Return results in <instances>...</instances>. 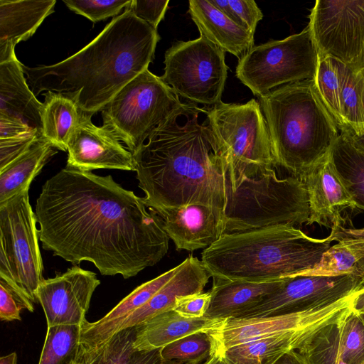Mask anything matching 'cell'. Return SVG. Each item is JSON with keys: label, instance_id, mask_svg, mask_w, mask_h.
Masks as SVG:
<instances>
[{"label": "cell", "instance_id": "41", "mask_svg": "<svg viewBox=\"0 0 364 364\" xmlns=\"http://www.w3.org/2000/svg\"><path fill=\"white\" fill-rule=\"evenodd\" d=\"M168 3V0H132L125 9L132 11L136 17L157 29L158 25L164 17Z\"/></svg>", "mask_w": 364, "mask_h": 364}, {"label": "cell", "instance_id": "42", "mask_svg": "<svg viewBox=\"0 0 364 364\" xmlns=\"http://www.w3.org/2000/svg\"><path fill=\"white\" fill-rule=\"evenodd\" d=\"M210 301V291L181 296L176 298L173 310L183 317L202 318L208 308Z\"/></svg>", "mask_w": 364, "mask_h": 364}, {"label": "cell", "instance_id": "45", "mask_svg": "<svg viewBox=\"0 0 364 364\" xmlns=\"http://www.w3.org/2000/svg\"><path fill=\"white\" fill-rule=\"evenodd\" d=\"M274 364H307L301 355L296 350H291L283 355Z\"/></svg>", "mask_w": 364, "mask_h": 364}, {"label": "cell", "instance_id": "15", "mask_svg": "<svg viewBox=\"0 0 364 364\" xmlns=\"http://www.w3.org/2000/svg\"><path fill=\"white\" fill-rule=\"evenodd\" d=\"M91 117L82 113L68 144L66 166L87 172L96 169L135 171L133 154L107 129L95 125Z\"/></svg>", "mask_w": 364, "mask_h": 364}, {"label": "cell", "instance_id": "47", "mask_svg": "<svg viewBox=\"0 0 364 364\" xmlns=\"http://www.w3.org/2000/svg\"><path fill=\"white\" fill-rule=\"evenodd\" d=\"M346 133V132H345ZM352 141L359 148L364 150V134H352L346 133Z\"/></svg>", "mask_w": 364, "mask_h": 364}, {"label": "cell", "instance_id": "1", "mask_svg": "<svg viewBox=\"0 0 364 364\" xmlns=\"http://www.w3.org/2000/svg\"><path fill=\"white\" fill-rule=\"evenodd\" d=\"M35 213L44 250L105 276L134 277L168 250L161 216L110 175L66 166L43 185Z\"/></svg>", "mask_w": 364, "mask_h": 364}, {"label": "cell", "instance_id": "29", "mask_svg": "<svg viewBox=\"0 0 364 364\" xmlns=\"http://www.w3.org/2000/svg\"><path fill=\"white\" fill-rule=\"evenodd\" d=\"M335 166L352 196L356 208L364 209V150L345 132H341L331 149Z\"/></svg>", "mask_w": 364, "mask_h": 364}, {"label": "cell", "instance_id": "28", "mask_svg": "<svg viewBox=\"0 0 364 364\" xmlns=\"http://www.w3.org/2000/svg\"><path fill=\"white\" fill-rule=\"evenodd\" d=\"M344 318L321 328L296 350L307 364H355Z\"/></svg>", "mask_w": 364, "mask_h": 364}, {"label": "cell", "instance_id": "6", "mask_svg": "<svg viewBox=\"0 0 364 364\" xmlns=\"http://www.w3.org/2000/svg\"><path fill=\"white\" fill-rule=\"evenodd\" d=\"M209 124L226 155L232 183L277 167L266 119L258 101H220L206 112Z\"/></svg>", "mask_w": 364, "mask_h": 364}, {"label": "cell", "instance_id": "20", "mask_svg": "<svg viewBox=\"0 0 364 364\" xmlns=\"http://www.w3.org/2000/svg\"><path fill=\"white\" fill-rule=\"evenodd\" d=\"M177 270L178 265L137 287L100 319L94 322H89L86 319L80 326L81 349L87 352L105 343L116 333L121 322L147 302L173 277Z\"/></svg>", "mask_w": 364, "mask_h": 364}, {"label": "cell", "instance_id": "52", "mask_svg": "<svg viewBox=\"0 0 364 364\" xmlns=\"http://www.w3.org/2000/svg\"><path fill=\"white\" fill-rule=\"evenodd\" d=\"M360 314H361V316H362V317H363V320H364V311H363V312H361V313H360Z\"/></svg>", "mask_w": 364, "mask_h": 364}, {"label": "cell", "instance_id": "50", "mask_svg": "<svg viewBox=\"0 0 364 364\" xmlns=\"http://www.w3.org/2000/svg\"><path fill=\"white\" fill-rule=\"evenodd\" d=\"M76 364H87L86 360H85L80 350V353H79V355H78Z\"/></svg>", "mask_w": 364, "mask_h": 364}, {"label": "cell", "instance_id": "21", "mask_svg": "<svg viewBox=\"0 0 364 364\" xmlns=\"http://www.w3.org/2000/svg\"><path fill=\"white\" fill-rule=\"evenodd\" d=\"M188 13L200 36L236 56L242 58L254 47V33L238 25L209 0H191Z\"/></svg>", "mask_w": 364, "mask_h": 364}, {"label": "cell", "instance_id": "7", "mask_svg": "<svg viewBox=\"0 0 364 364\" xmlns=\"http://www.w3.org/2000/svg\"><path fill=\"white\" fill-rule=\"evenodd\" d=\"M181 105L173 90L146 69L101 109L102 126L133 154Z\"/></svg>", "mask_w": 364, "mask_h": 364}, {"label": "cell", "instance_id": "23", "mask_svg": "<svg viewBox=\"0 0 364 364\" xmlns=\"http://www.w3.org/2000/svg\"><path fill=\"white\" fill-rule=\"evenodd\" d=\"M213 279L210 301L204 317L220 320L238 317L273 291L282 280L250 282Z\"/></svg>", "mask_w": 364, "mask_h": 364}, {"label": "cell", "instance_id": "31", "mask_svg": "<svg viewBox=\"0 0 364 364\" xmlns=\"http://www.w3.org/2000/svg\"><path fill=\"white\" fill-rule=\"evenodd\" d=\"M345 132L364 133V69L358 70L346 65L341 95Z\"/></svg>", "mask_w": 364, "mask_h": 364}, {"label": "cell", "instance_id": "4", "mask_svg": "<svg viewBox=\"0 0 364 364\" xmlns=\"http://www.w3.org/2000/svg\"><path fill=\"white\" fill-rule=\"evenodd\" d=\"M331 237L308 236L291 225L223 234L201 254L213 278L268 282L314 267L331 246Z\"/></svg>", "mask_w": 364, "mask_h": 364}, {"label": "cell", "instance_id": "37", "mask_svg": "<svg viewBox=\"0 0 364 364\" xmlns=\"http://www.w3.org/2000/svg\"><path fill=\"white\" fill-rule=\"evenodd\" d=\"M230 18L255 34L259 21L263 18L260 9L253 0H209Z\"/></svg>", "mask_w": 364, "mask_h": 364}, {"label": "cell", "instance_id": "8", "mask_svg": "<svg viewBox=\"0 0 364 364\" xmlns=\"http://www.w3.org/2000/svg\"><path fill=\"white\" fill-rule=\"evenodd\" d=\"M28 191L0 204V280L33 304L43 267Z\"/></svg>", "mask_w": 364, "mask_h": 364}, {"label": "cell", "instance_id": "11", "mask_svg": "<svg viewBox=\"0 0 364 364\" xmlns=\"http://www.w3.org/2000/svg\"><path fill=\"white\" fill-rule=\"evenodd\" d=\"M355 294L327 306L300 312L224 319L207 331L212 340L211 355H221L231 347L268 336L307 328H322L344 318L353 310Z\"/></svg>", "mask_w": 364, "mask_h": 364}, {"label": "cell", "instance_id": "14", "mask_svg": "<svg viewBox=\"0 0 364 364\" xmlns=\"http://www.w3.org/2000/svg\"><path fill=\"white\" fill-rule=\"evenodd\" d=\"M96 273L73 265L55 277L43 279L36 292L47 327L80 326L92 294L100 285Z\"/></svg>", "mask_w": 364, "mask_h": 364}, {"label": "cell", "instance_id": "44", "mask_svg": "<svg viewBox=\"0 0 364 364\" xmlns=\"http://www.w3.org/2000/svg\"><path fill=\"white\" fill-rule=\"evenodd\" d=\"M161 349L136 350L128 364H162Z\"/></svg>", "mask_w": 364, "mask_h": 364}, {"label": "cell", "instance_id": "33", "mask_svg": "<svg viewBox=\"0 0 364 364\" xmlns=\"http://www.w3.org/2000/svg\"><path fill=\"white\" fill-rule=\"evenodd\" d=\"M212 340L206 331H198L161 348L163 360L201 364L212 355Z\"/></svg>", "mask_w": 364, "mask_h": 364}, {"label": "cell", "instance_id": "12", "mask_svg": "<svg viewBox=\"0 0 364 364\" xmlns=\"http://www.w3.org/2000/svg\"><path fill=\"white\" fill-rule=\"evenodd\" d=\"M308 25L319 55L364 69V0H317Z\"/></svg>", "mask_w": 364, "mask_h": 364}, {"label": "cell", "instance_id": "40", "mask_svg": "<svg viewBox=\"0 0 364 364\" xmlns=\"http://www.w3.org/2000/svg\"><path fill=\"white\" fill-rule=\"evenodd\" d=\"M25 309L33 312V304L26 301L15 293L4 281L0 280V318L1 321H11L21 320L20 313Z\"/></svg>", "mask_w": 364, "mask_h": 364}, {"label": "cell", "instance_id": "35", "mask_svg": "<svg viewBox=\"0 0 364 364\" xmlns=\"http://www.w3.org/2000/svg\"><path fill=\"white\" fill-rule=\"evenodd\" d=\"M343 274L360 277L358 259L349 247L337 242L323 254L321 259L314 267L299 275L336 277Z\"/></svg>", "mask_w": 364, "mask_h": 364}, {"label": "cell", "instance_id": "34", "mask_svg": "<svg viewBox=\"0 0 364 364\" xmlns=\"http://www.w3.org/2000/svg\"><path fill=\"white\" fill-rule=\"evenodd\" d=\"M135 331V327L122 330L90 351H83L80 348L87 364H128L136 351Z\"/></svg>", "mask_w": 364, "mask_h": 364}, {"label": "cell", "instance_id": "51", "mask_svg": "<svg viewBox=\"0 0 364 364\" xmlns=\"http://www.w3.org/2000/svg\"><path fill=\"white\" fill-rule=\"evenodd\" d=\"M162 364H186V363H178V362H176V361H165V360H163Z\"/></svg>", "mask_w": 364, "mask_h": 364}, {"label": "cell", "instance_id": "43", "mask_svg": "<svg viewBox=\"0 0 364 364\" xmlns=\"http://www.w3.org/2000/svg\"><path fill=\"white\" fill-rule=\"evenodd\" d=\"M34 129L16 118L0 115V139L21 134Z\"/></svg>", "mask_w": 364, "mask_h": 364}, {"label": "cell", "instance_id": "53", "mask_svg": "<svg viewBox=\"0 0 364 364\" xmlns=\"http://www.w3.org/2000/svg\"><path fill=\"white\" fill-rule=\"evenodd\" d=\"M364 134V133H363Z\"/></svg>", "mask_w": 364, "mask_h": 364}, {"label": "cell", "instance_id": "9", "mask_svg": "<svg viewBox=\"0 0 364 364\" xmlns=\"http://www.w3.org/2000/svg\"><path fill=\"white\" fill-rule=\"evenodd\" d=\"M319 58L308 25L284 39L254 46L238 60L235 75L261 97L284 85L314 79Z\"/></svg>", "mask_w": 364, "mask_h": 364}, {"label": "cell", "instance_id": "24", "mask_svg": "<svg viewBox=\"0 0 364 364\" xmlns=\"http://www.w3.org/2000/svg\"><path fill=\"white\" fill-rule=\"evenodd\" d=\"M221 321L205 317L186 318L174 310L168 311L135 327L134 348L137 351L161 349L190 334L207 332Z\"/></svg>", "mask_w": 364, "mask_h": 364}, {"label": "cell", "instance_id": "3", "mask_svg": "<svg viewBox=\"0 0 364 364\" xmlns=\"http://www.w3.org/2000/svg\"><path fill=\"white\" fill-rule=\"evenodd\" d=\"M159 40L157 29L125 9L74 55L50 65H23V69L35 95L63 94L92 116L148 69Z\"/></svg>", "mask_w": 364, "mask_h": 364}, {"label": "cell", "instance_id": "25", "mask_svg": "<svg viewBox=\"0 0 364 364\" xmlns=\"http://www.w3.org/2000/svg\"><path fill=\"white\" fill-rule=\"evenodd\" d=\"M321 329L307 328L257 339L231 347L220 356L228 364H274L285 353L298 350Z\"/></svg>", "mask_w": 364, "mask_h": 364}, {"label": "cell", "instance_id": "16", "mask_svg": "<svg viewBox=\"0 0 364 364\" xmlns=\"http://www.w3.org/2000/svg\"><path fill=\"white\" fill-rule=\"evenodd\" d=\"M155 211L178 251L205 250L225 233L224 213L212 206L191 204Z\"/></svg>", "mask_w": 364, "mask_h": 364}, {"label": "cell", "instance_id": "22", "mask_svg": "<svg viewBox=\"0 0 364 364\" xmlns=\"http://www.w3.org/2000/svg\"><path fill=\"white\" fill-rule=\"evenodd\" d=\"M24 75L16 56L0 63V115L19 119L42 134L43 102L37 100Z\"/></svg>", "mask_w": 364, "mask_h": 364}, {"label": "cell", "instance_id": "46", "mask_svg": "<svg viewBox=\"0 0 364 364\" xmlns=\"http://www.w3.org/2000/svg\"><path fill=\"white\" fill-rule=\"evenodd\" d=\"M353 309L358 312L361 313L364 311V289L358 291L353 298Z\"/></svg>", "mask_w": 364, "mask_h": 364}, {"label": "cell", "instance_id": "19", "mask_svg": "<svg viewBox=\"0 0 364 364\" xmlns=\"http://www.w3.org/2000/svg\"><path fill=\"white\" fill-rule=\"evenodd\" d=\"M55 4V0H0V63L16 56V44L35 33Z\"/></svg>", "mask_w": 364, "mask_h": 364}, {"label": "cell", "instance_id": "39", "mask_svg": "<svg viewBox=\"0 0 364 364\" xmlns=\"http://www.w3.org/2000/svg\"><path fill=\"white\" fill-rule=\"evenodd\" d=\"M42 134L31 129L21 134L0 139V171L28 150Z\"/></svg>", "mask_w": 364, "mask_h": 364}, {"label": "cell", "instance_id": "36", "mask_svg": "<svg viewBox=\"0 0 364 364\" xmlns=\"http://www.w3.org/2000/svg\"><path fill=\"white\" fill-rule=\"evenodd\" d=\"M131 1L63 0L70 10L86 17L93 23L117 16L123 9L130 4Z\"/></svg>", "mask_w": 364, "mask_h": 364}, {"label": "cell", "instance_id": "13", "mask_svg": "<svg viewBox=\"0 0 364 364\" xmlns=\"http://www.w3.org/2000/svg\"><path fill=\"white\" fill-rule=\"evenodd\" d=\"M362 289L359 276L297 275L282 279L277 287L237 318L264 317L311 310L336 302Z\"/></svg>", "mask_w": 364, "mask_h": 364}, {"label": "cell", "instance_id": "10", "mask_svg": "<svg viewBox=\"0 0 364 364\" xmlns=\"http://www.w3.org/2000/svg\"><path fill=\"white\" fill-rule=\"evenodd\" d=\"M164 57L161 78L178 96L204 106L221 101L228 68L222 49L200 36L174 43Z\"/></svg>", "mask_w": 364, "mask_h": 364}, {"label": "cell", "instance_id": "27", "mask_svg": "<svg viewBox=\"0 0 364 364\" xmlns=\"http://www.w3.org/2000/svg\"><path fill=\"white\" fill-rule=\"evenodd\" d=\"M43 95L42 136L58 150L65 151L82 112L73 100L63 94L48 91Z\"/></svg>", "mask_w": 364, "mask_h": 364}, {"label": "cell", "instance_id": "38", "mask_svg": "<svg viewBox=\"0 0 364 364\" xmlns=\"http://www.w3.org/2000/svg\"><path fill=\"white\" fill-rule=\"evenodd\" d=\"M364 212V209H362ZM342 216L337 218L332 223L331 233L328 235L332 241H336L349 247L355 255L362 289H364V227H346Z\"/></svg>", "mask_w": 364, "mask_h": 364}, {"label": "cell", "instance_id": "2", "mask_svg": "<svg viewBox=\"0 0 364 364\" xmlns=\"http://www.w3.org/2000/svg\"><path fill=\"white\" fill-rule=\"evenodd\" d=\"M203 111L182 103L133 153L139 187L154 210L202 204L224 215L237 196L226 155Z\"/></svg>", "mask_w": 364, "mask_h": 364}, {"label": "cell", "instance_id": "17", "mask_svg": "<svg viewBox=\"0 0 364 364\" xmlns=\"http://www.w3.org/2000/svg\"><path fill=\"white\" fill-rule=\"evenodd\" d=\"M309 218L306 225L331 228L344 208L355 209V203L333 163L331 151L306 176Z\"/></svg>", "mask_w": 364, "mask_h": 364}, {"label": "cell", "instance_id": "18", "mask_svg": "<svg viewBox=\"0 0 364 364\" xmlns=\"http://www.w3.org/2000/svg\"><path fill=\"white\" fill-rule=\"evenodd\" d=\"M210 274L201 260L192 255L178 264L173 277L147 302L124 319L116 333L136 327L153 317L173 309L178 296L203 292Z\"/></svg>", "mask_w": 364, "mask_h": 364}, {"label": "cell", "instance_id": "48", "mask_svg": "<svg viewBox=\"0 0 364 364\" xmlns=\"http://www.w3.org/2000/svg\"><path fill=\"white\" fill-rule=\"evenodd\" d=\"M0 364H17V354L13 352L9 355L1 357Z\"/></svg>", "mask_w": 364, "mask_h": 364}, {"label": "cell", "instance_id": "49", "mask_svg": "<svg viewBox=\"0 0 364 364\" xmlns=\"http://www.w3.org/2000/svg\"><path fill=\"white\" fill-rule=\"evenodd\" d=\"M201 364H228L223 357L218 355H213Z\"/></svg>", "mask_w": 364, "mask_h": 364}, {"label": "cell", "instance_id": "32", "mask_svg": "<svg viewBox=\"0 0 364 364\" xmlns=\"http://www.w3.org/2000/svg\"><path fill=\"white\" fill-rule=\"evenodd\" d=\"M80 326L48 327L38 364H71L79 355Z\"/></svg>", "mask_w": 364, "mask_h": 364}, {"label": "cell", "instance_id": "5", "mask_svg": "<svg viewBox=\"0 0 364 364\" xmlns=\"http://www.w3.org/2000/svg\"><path fill=\"white\" fill-rule=\"evenodd\" d=\"M277 166L302 181L331 151L341 133L314 79L274 89L259 97Z\"/></svg>", "mask_w": 364, "mask_h": 364}, {"label": "cell", "instance_id": "30", "mask_svg": "<svg viewBox=\"0 0 364 364\" xmlns=\"http://www.w3.org/2000/svg\"><path fill=\"white\" fill-rule=\"evenodd\" d=\"M319 57L314 79L316 89L341 132H345L341 95L346 65L328 56Z\"/></svg>", "mask_w": 364, "mask_h": 364}, {"label": "cell", "instance_id": "26", "mask_svg": "<svg viewBox=\"0 0 364 364\" xmlns=\"http://www.w3.org/2000/svg\"><path fill=\"white\" fill-rule=\"evenodd\" d=\"M43 136L28 150L0 171V204L28 190L32 181L56 153Z\"/></svg>", "mask_w": 364, "mask_h": 364}]
</instances>
